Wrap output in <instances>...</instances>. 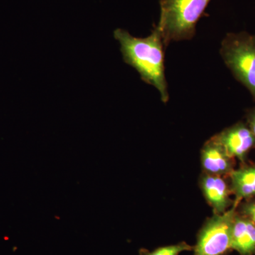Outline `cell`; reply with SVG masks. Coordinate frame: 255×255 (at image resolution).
I'll list each match as a JSON object with an SVG mask.
<instances>
[{"label": "cell", "mask_w": 255, "mask_h": 255, "mask_svg": "<svg viewBox=\"0 0 255 255\" xmlns=\"http://www.w3.org/2000/svg\"><path fill=\"white\" fill-rule=\"evenodd\" d=\"M114 36L119 42L124 62L140 75L142 81L157 89L161 100H169L164 65V43L157 26L145 38L132 36L126 30L117 28Z\"/></svg>", "instance_id": "6da1fadb"}, {"label": "cell", "mask_w": 255, "mask_h": 255, "mask_svg": "<svg viewBox=\"0 0 255 255\" xmlns=\"http://www.w3.org/2000/svg\"><path fill=\"white\" fill-rule=\"evenodd\" d=\"M211 0H160V17L157 28L164 46L172 42L190 40L196 23Z\"/></svg>", "instance_id": "7a4b0ae2"}, {"label": "cell", "mask_w": 255, "mask_h": 255, "mask_svg": "<svg viewBox=\"0 0 255 255\" xmlns=\"http://www.w3.org/2000/svg\"><path fill=\"white\" fill-rule=\"evenodd\" d=\"M221 55L235 78L248 88L255 100V36L228 33L221 43Z\"/></svg>", "instance_id": "3957f363"}, {"label": "cell", "mask_w": 255, "mask_h": 255, "mask_svg": "<svg viewBox=\"0 0 255 255\" xmlns=\"http://www.w3.org/2000/svg\"><path fill=\"white\" fill-rule=\"evenodd\" d=\"M240 203L235 201L226 212L215 214L204 223L194 247V255H225L231 249V236Z\"/></svg>", "instance_id": "277c9868"}, {"label": "cell", "mask_w": 255, "mask_h": 255, "mask_svg": "<svg viewBox=\"0 0 255 255\" xmlns=\"http://www.w3.org/2000/svg\"><path fill=\"white\" fill-rule=\"evenodd\" d=\"M228 155L246 162L247 156L255 147V137L246 124H235L216 135Z\"/></svg>", "instance_id": "5b68a950"}, {"label": "cell", "mask_w": 255, "mask_h": 255, "mask_svg": "<svg viewBox=\"0 0 255 255\" xmlns=\"http://www.w3.org/2000/svg\"><path fill=\"white\" fill-rule=\"evenodd\" d=\"M199 186L215 214H223L234 204L231 199V187L221 176L204 173L199 179Z\"/></svg>", "instance_id": "8992f818"}, {"label": "cell", "mask_w": 255, "mask_h": 255, "mask_svg": "<svg viewBox=\"0 0 255 255\" xmlns=\"http://www.w3.org/2000/svg\"><path fill=\"white\" fill-rule=\"evenodd\" d=\"M230 157L216 135L206 142L201 152V162L204 173L211 175H229L233 170Z\"/></svg>", "instance_id": "52a82bcc"}, {"label": "cell", "mask_w": 255, "mask_h": 255, "mask_svg": "<svg viewBox=\"0 0 255 255\" xmlns=\"http://www.w3.org/2000/svg\"><path fill=\"white\" fill-rule=\"evenodd\" d=\"M231 249L241 255L255 253V224L238 212L233 225Z\"/></svg>", "instance_id": "ba28073f"}, {"label": "cell", "mask_w": 255, "mask_h": 255, "mask_svg": "<svg viewBox=\"0 0 255 255\" xmlns=\"http://www.w3.org/2000/svg\"><path fill=\"white\" fill-rule=\"evenodd\" d=\"M231 191L236 196V201L255 198V165H245L233 169L229 174Z\"/></svg>", "instance_id": "9c48e42d"}, {"label": "cell", "mask_w": 255, "mask_h": 255, "mask_svg": "<svg viewBox=\"0 0 255 255\" xmlns=\"http://www.w3.org/2000/svg\"><path fill=\"white\" fill-rule=\"evenodd\" d=\"M192 250H194V247L182 242L173 246L162 247L152 252L141 249L139 251V255H179L182 252L191 251Z\"/></svg>", "instance_id": "30bf717a"}, {"label": "cell", "mask_w": 255, "mask_h": 255, "mask_svg": "<svg viewBox=\"0 0 255 255\" xmlns=\"http://www.w3.org/2000/svg\"><path fill=\"white\" fill-rule=\"evenodd\" d=\"M240 214L251 220L255 224V199H251L243 203L240 208Z\"/></svg>", "instance_id": "8fae6325"}, {"label": "cell", "mask_w": 255, "mask_h": 255, "mask_svg": "<svg viewBox=\"0 0 255 255\" xmlns=\"http://www.w3.org/2000/svg\"><path fill=\"white\" fill-rule=\"evenodd\" d=\"M247 120H248V127L250 128L255 137V108L248 112Z\"/></svg>", "instance_id": "7c38bea8"}]
</instances>
